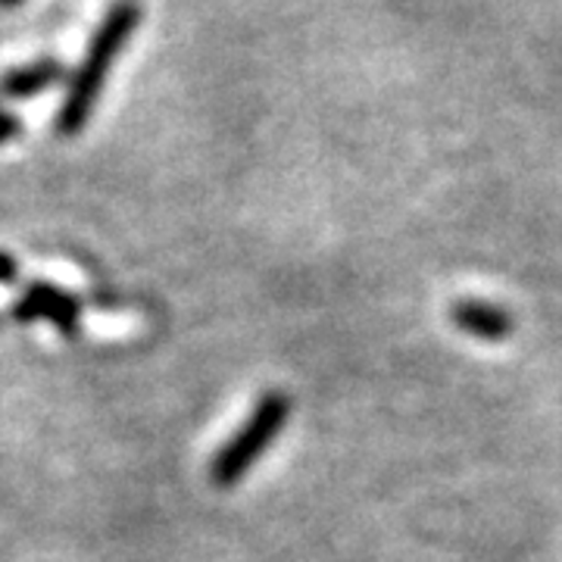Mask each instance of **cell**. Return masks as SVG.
Returning <instances> with one entry per match:
<instances>
[{
	"label": "cell",
	"mask_w": 562,
	"mask_h": 562,
	"mask_svg": "<svg viewBox=\"0 0 562 562\" xmlns=\"http://www.w3.org/2000/svg\"><path fill=\"white\" fill-rule=\"evenodd\" d=\"M16 272H20L16 260H13L10 254H0V284H10V281H16Z\"/></svg>",
	"instance_id": "cell-7"
},
{
	"label": "cell",
	"mask_w": 562,
	"mask_h": 562,
	"mask_svg": "<svg viewBox=\"0 0 562 562\" xmlns=\"http://www.w3.org/2000/svg\"><path fill=\"white\" fill-rule=\"evenodd\" d=\"M22 0H0V7H7V10H10V7H20Z\"/></svg>",
	"instance_id": "cell-8"
},
{
	"label": "cell",
	"mask_w": 562,
	"mask_h": 562,
	"mask_svg": "<svg viewBox=\"0 0 562 562\" xmlns=\"http://www.w3.org/2000/svg\"><path fill=\"white\" fill-rule=\"evenodd\" d=\"M63 63L57 57H41L35 63H25V66H13L0 76V98H10V101H32L44 91L57 88L63 81Z\"/></svg>",
	"instance_id": "cell-5"
},
{
	"label": "cell",
	"mask_w": 562,
	"mask_h": 562,
	"mask_svg": "<svg viewBox=\"0 0 562 562\" xmlns=\"http://www.w3.org/2000/svg\"><path fill=\"white\" fill-rule=\"evenodd\" d=\"M450 322L465 335L487 344L506 341L516 328V322L503 306L487 301H457L450 306Z\"/></svg>",
	"instance_id": "cell-4"
},
{
	"label": "cell",
	"mask_w": 562,
	"mask_h": 562,
	"mask_svg": "<svg viewBox=\"0 0 562 562\" xmlns=\"http://www.w3.org/2000/svg\"><path fill=\"white\" fill-rule=\"evenodd\" d=\"M288 416H291V397L288 394H281V391L262 394L247 422L232 435V441L222 443L220 453L213 457V465H210L213 484L216 487H235L241 482L262 453L269 450V443L279 438L281 428L288 425Z\"/></svg>",
	"instance_id": "cell-2"
},
{
	"label": "cell",
	"mask_w": 562,
	"mask_h": 562,
	"mask_svg": "<svg viewBox=\"0 0 562 562\" xmlns=\"http://www.w3.org/2000/svg\"><path fill=\"white\" fill-rule=\"evenodd\" d=\"M20 132H22V122L10 113V110H3L0 106V147L3 144H10L13 138H20Z\"/></svg>",
	"instance_id": "cell-6"
},
{
	"label": "cell",
	"mask_w": 562,
	"mask_h": 562,
	"mask_svg": "<svg viewBox=\"0 0 562 562\" xmlns=\"http://www.w3.org/2000/svg\"><path fill=\"white\" fill-rule=\"evenodd\" d=\"M140 16H144V10H140L138 0H116L103 13V20L98 22L94 35L85 47V57H81L76 76L69 79L60 113H57V122H54L63 138H76L81 128L88 125L94 106H98L103 85H106V76H110L116 57L128 47L132 35L138 32Z\"/></svg>",
	"instance_id": "cell-1"
},
{
	"label": "cell",
	"mask_w": 562,
	"mask_h": 562,
	"mask_svg": "<svg viewBox=\"0 0 562 562\" xmlns=\"http://www.w3.org/2000/svg\"><path fill=\"white\" fill-rule=\"evenodd\" d=\"M13 319L16 322H50L63 338H72L79 331L81 322V303L60 291L57 284L47 281H35L20 301L13 303Z\"/></svg>",
	"instance_id": "cell-3"
}]
</instances>
